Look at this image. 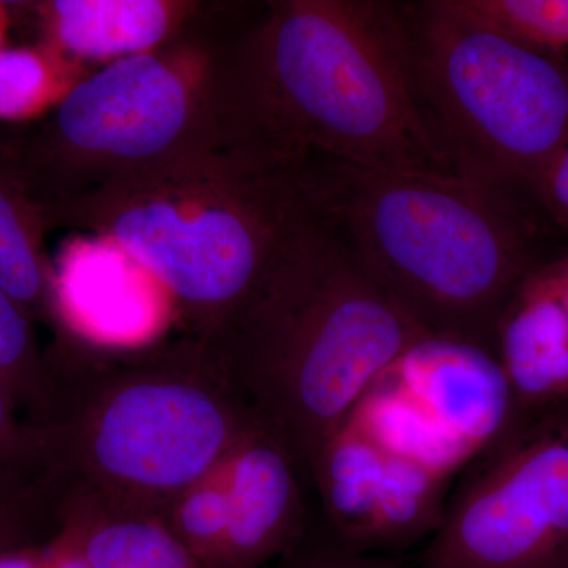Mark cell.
Wrapping results in <instances>:
<instances>
[{
	"mask_svg": "<svg viewBox=\"0 0 568 568\" xmlns=\"http://www.w3.org/2000/svg\"><path fill=\"white\" fill-rule=\"evenodd\" d=\"M231 85L241 141L295 170L459 174L418 100L403 6L267 2L235 32Z\"/></svg>",
	"mask_w": 568,
	"mask_h": 568,
	"instance_id": "1",
	"label": "cell"
},
{
	"mask_svg": "<svg viewBox=\"0 0 568 568\" xmlns=\"http://www.w3.org/2000/svg\"><path fill=\"white\" fill-rule=\"evenodd\" d=\"M39 417L63 504L162 521L260 426L190 339L111 349L55 336Z\"/></svg>",
	"mask_w": 568,
	"mask_h": 568,
	"instance_id": "2",
	"label": "cell"
},
{
	"mask_svg": "<svg viewBox=\"0 0 568 568\" xmlns=\"http://www.w3.org/2000/svg\"><path fill=\"white\" fill-rule=\"evenodd\" d=\"M425 336L316 215L233 323L197 347L316 504L325 447Z\"/></svg>",
	"mask_w": 568,
	"mask_h": 568,
	"instance_id": "3",
	"label": "cell"
},
{
	"mask_svg": "<svg viewBox=\"0 0 568 568\" xmlns=\"http://www.w3.org/2000/svg\"><path fill=\"white\" fill-rule=\"evenodd\" d=\"M315 216L295 168L224 144L82 194L52 212L50 224L115 246L170 297L181 336L203 347Z\"/></svg>",
	"mask_w": 568,
	"mask_h": 568,
	"instance_id": "4",
	"label": "cell"
},
{
	"mask_svg": "<svg viewBox=\"0 0 568 568\" xmlns=\"http://www.w3.org/2000/svg\"><path fill=\"white\" fill-rule=\"evenodd\" d=\"M336 241L426 334L496 354L500 315L534 271L518 196L462 174L306 164Z\"/></svg>",
	"mask_w": 568,
	"mask_h": 568,
	"instance_id": "5",
	"label": "cell"
},
{
	"mask_svg": "<svg viewBox=\"0 0 568 568\" xmlns=\"http://www.w3.org/2000/svg\"><path fill=\"white\" fill-rule=\"evenodd\" d=\"M226 13L163 50L82 77L24 136L3 141L47 211L108 183L237 142Z\"/></svg>",
	"mask_w": 568,
	"mask_h": 568,
	"instance_id": "6",
	"label": "cell"
},
{
	"mask_svg": "<svg viewBox=\"0 0 568 568\" xmlns=\"http://www.w3.org/2000/svg\"><path fill=\"white\" fill-rule=\"evenodd\" d=\"M418 100L455 170L534 193L568 138V62L467 11L403 6Z\"/></svg>",
	"mask_w": 568,
	"mask_h": 568,
	"instance_id": "7",
	"label": "cell"
},
{
	"mask_svg": "<svg viewBox=\"0 0 568 568\" xmlns=\"http://www.w3.org/2000/svg\"><path fill=\"white\" fill-rule=\"evenodd\" d=\"M420 567L568 568V399L470 459Z\"/></svg>",
	"mask_w": 568,
	"mask_h": 568,
	"instance_id": "8",
	"label": "cell"
},
{
	"mask_svg": "<svg viewBox=\"0 0 568 568\" xmlns=\"http://www.w3.org/2000/svg\"><path fill=\"white\" fill-rule=\"evenodd\" d=\"M315 508L286 452L257 432L162 521L203 568H265L302 537Z\"/></svg>",
	"mask_w": 568,
	"mask_h": 568,
	"instance_id": "9",
	"label": "cell"
},
{
	"mask_svg": "<svg viewBox=\"0 0 568 568\" xmlns=\"http://www.w3.org/2000/svg\"><path fill=\"white\" fill-rule=\"evenodd\" d=\"M454 484L345 424L317 465L315 499L347 548L396 558L436 532Z\"/></svg>",
	"mask_w": 568,
	"mask_h": 568,
	"instance_id": "10",
	"label": "cell"
},
{
	"mask_svg": "<svg viewBox=\"0 0 568 568\" xmlns=\"http://www.w3.org/2000/svg\"><path fill=\"white\" fill-rule=\"evenodd\" d=\"M386 373L470 459L515 424L510 387L491 351L428 335Z\"/></svg>",
	"mask_w": 568,
	"mask_h": 568,
	"instance_id": "11",
	"label": "cell"
},
{
	"mask_svg": "<svg viewBox=\"0 0 568 568\" xmlns=\"http://www.w3.org/2000/svg\"><path fill=\"white\" fill-rule=\"evenodd\" d=\"M22 7L40 43L80 67L163 50L204 31L227 9L185 0H43Z\"/></svg>",
	"mask_w": 568,
	"mask_h": 568,
	"instance_id": "12",
	"label": "cell"
},
{
	"mask_svg": "<svg viewBox=\"0 0 568 568\" xmlns=\"http://www.w3.org/2000/svg\"><path fill=\"white\" fill-rule=\"evenodd\" d=\"M496 357L515 405V422L568 399V320L541 267L525 280L500 315Z\"/></svg>",
	"mask_w": 568,
	"mask_h": 568,
	"instance_id": "13",
	"label": "cell"
},
{
	"mask_svg": "<svg viewBox=\"0 0 568 568\" xmlns=\"http://www.w3.org/2000/svg\"><path fill=\"white\" fill-rule=\"evenodd\" d=\"M50 220L17 160L0 142V290L31 317L52 325L54 263L47 253Z\"/></svg>",
	"mask_w": 568,
	"mask_h": 568,
	"instance_id": "14",
	"label": "cell"
},
{
	"mask_svg": "<svg viewBox=\"0 0 568 568\" xmlns=\"http://www.w3.org/2000/svg\"><path fill=\"white\" fill-rule=\"evenodd\" d=\"M62 523L73 530L88 568H203L159 518L65 503Z\"/></svg>",
	"mask_w": 568,
	"mask_h": 568,
	"instance_id": "15",
	"label": "cell"
},
{
	"mask_svg": "<svg viewBox=\"0 0 568 568\" xmlns=\"http://www.w3.org/2000/svg\"><path fill=\"white\" fill-rule=\"evenodd\" d=\"M81 69L40 41L0 48V121L47 118L81 80Z\"/></svg>",
	"mask_w": 568,
	"mask_h": 568,
	"instance_id": "16",
	"label": "cell"
},
{
	"mask_svg": "<svg viewBox=\"0 0 568 568\" xmlns=\"http://www.w3.org/2000/svg\"><path fill=\"white\" fill-rule=\"evenodd\" d=\"M0 388L28 420L40 416L50 394L47 355L37 345L33 321L0 290Z\"/></svg>",
	"mask_w": 568,
	"mask_h": 568,
	"instance_id": "17",
	"label": "cell"
},
{
	"mask_svg": "<svg viewBox=\"0 0 568 568\" xmlns=\"http://www.w3.org/2000/svg\"><path fill=\"white\" fill-rule=\"evenodd\" d=\"M62 528V504L48 485L0 480V559L47 547Z\"/></svg>",
	"mask_w": 568,
	"mask_h": 568,
	"instance_id": "18",
	"label": "cell"
},
{
	"mask_svg": "<svg viewBox=\"0 0 568 568\" xmlns=\"http://www.w3.org/2000/svg\"><path fill=\"white\" fill-rule=\"evenodd\" d=\"M480 20L530 47L564 59L568 51V0H459ZM566 61V59H564Z\"/></svg>",
	"mask_w": 568,
	"mask_h": 568,
	"instance_id": "19",
	"label": "cell"
},
{
	"mask_svg": "<svg viewBox=\"0 0 568 568\" xmlns=\"http://www.w3.org/2000/svg\"><path fill=\"white\" fill-rule=\"evenodd\" d=\"M265 568H414L395 556L364 555L347 548L332 532L317 507L305 532ZM416 568H422L420 566Z\"/></svg>",
	"mask_w": 568,
	"mask_h": 568,
	"instance_id": "20",
	"label": "cell"
},
{
	"mask_svg": "<svg viewBox=\"0 0 568 568\" xmlns=\"http://www.w3.org/2000/svg\"><path fill=\"white\" fill-rule=\"evenodd\" d=\"M0 480L50 484L47 448L39 426L21 422L0 388Z\"/></svg>",
	"mask_w": 568,
	"mask_h": 568,
	"instance_id": "21",
	"label": "cell"
},
{
	"mask_svg": "<svg viewBox=\"0 0 568 568\" xmlns=\"http://www.w3.org/2000/svg\"><path fill=\"white\" fill-rule=\"evenodd\" d=\"M537 196L555 222L568 231V138L541 174Z\"/></svg>",
	"mask_w": 568,
	"mask_h": 568,
	"instance_id": "22",
	"label": "cell"
},
{
	"mask_svg": "<svg viewBox=\"0 0 568 568\" xmlns=\"http://www.w3.org/2000/svg\"><path fill=\"white\" fill-rule=\"evenodd\" d=\"M37 568H88L82 559L73 530L62 523V528L51 544L41 551Z\"/></svg>",
	"mask_w": 568,
	"mask_h": 568,
	"instance_id": "23",
	"label": "cell"
},
{
	"mask_svg": "<svg viewBox=\"0 0 568 568\" xmlns=\"http://www.w3.org/2000/svg\"><path fill=\"white\" fill-rule=\"evenodd\" d=\"M13 11L14 3L0 0V48L6 47L7 36H9L14 20Z\"/></svg>",
	"mask_w": 568,
	"mask_h": 568,
	"instance_id": "24",
	"label": "cell"
},
{
	"mask_svg": "<svg viewBox=\"0 0 568 568\" xmlns=\"http://www.w3.org/2000/svg\"><path fill=\"white\" fill-rule=\"evenodd\" d=\"M541 271H544V268H541ZM544 274H545V272H544ZM547 278H548V276H547ZM549 283H551V282H549ZM551 286H552V283H551ZM552 287H555V286H552ZM555 291H556V294H558L560 304H562L564 312H566V316L568 320V291H559V290H556V287H555Z\"/></svg>",
	"mask_w": 568,
	"mask_h": 568,
	"instance_id": "25",
	"label": "cell"
}]
</instances>
